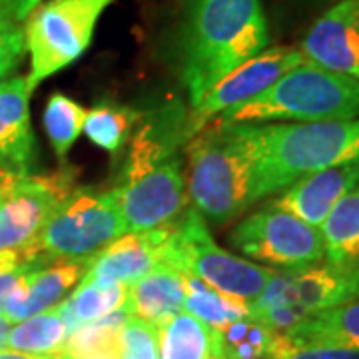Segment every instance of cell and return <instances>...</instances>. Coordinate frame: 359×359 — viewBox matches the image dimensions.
<instances>
[{
    "label": "cell",
    "mask_w": 359,
    "mask_h": 359,
    "mask_svg": "<svg viewBox=\"0 0 359 359\" xmlns=\"http://www.w3.org/2000/svg\"><path fill=\"white\" fill-rule=\"evenodd\" d=\"M166 264L190 271L222 294L254 304L271 280L273 271L224 250L212 238L202 214L190 208L178 224H172Z\"/></svg>",
    "instance_id": "cell-8"
},
{
    "label": "cell",
    "mask_w": 359,
    "mask_h": 359,
    "mask_svg": "<svg viewBox=\"0 0 359 359\" xmlns=\"http://www.w3.org/2000/svg\"><path fill=\"white\" fill-rule=\"evenodd\" d=\"M188 158V190L202 218L222 226L254 204V154L248 124L218 118L190 138Z\"/></svg>",
    "instance_id": "cell-4"
},
{
    "label": "cell",
    "mask_w": 359,
    "mask_h": 359,
    "mask_svg": "<svg viewBox=\"0 0 359 359\" xmlns=\"http://www.w3.org/2000/svg\"><path fill=\"white\" fill-rule=\"evenodd\" d=\"M174 224V222H172ZM172 224L148 231H126L92 257L84 278H104L130 285L156 266L166 264Z\"/></svg>",
    "instance_id": "cell-15"
},
{
    "label": "cell",
    "mask_w": 359,
    "mask_h": 359,
    "mask_svg": "<svg viewBox=\"0 0 359 359\" xmlns=\"http://www.w3.org/2000/svg\"><path fill=\"white\" fill-rule=\"evenodd\" d=\"M44 0H0V16L14 22H22Z\"/></svg>",
    "instance_id": "cell-32"
},
{
    "label": "cell",
    "mask_w": 359,
    "mask_h": 359,
    "mask_svg": "<svg viewBox=\"0 0 359 359\" xmlns=\"http://www.w3.org/2000/svg\"><path fill=\"white\" fill-rule=\"evenodd\" d=\"M122 233H126V226L116 190H74L56 205L28 250L50 262L92 259Z\"/></svg>",
    "instance_id": "cell-9"
},
{
    "label": "cell",
    "mask_w": 359,
    "mask_h": 359,
    "mask_svg": "<svg viewBox=\"0 0 359 359\" xmlns=\"http://www.w3.org/2000/svg\"><path fill=\"white\" fill-rule=\"evenodd\" d=\"M160 359H226L219 332L186 311H178L158 327Z\"/></svg>",
    "instance_id": "cell-19"
},
{
    "label": "cell",
    "mask_w": 359,
    "mask_h": 359,
    "mask_svg": "<svg viewBox=\"0 0 359 359\" xmlns=\"http://www.w3.org/2000/svg\"><path fill=\"white\" fill-rule=\"evenodd\" d=\"M92 259H44L26 271L2 308L11 323L28 320L56 308L86 276Z\"/></svg>",
    "instance_id": "cell-14"
},
{
    "label": "cell",
    "mask_w": 359,
    "mask_h": 359,
    "mask_svg": "<svg viewBox=\"0 0 359 359\" xmlns=\"http://www.w3.org/2000/svg\"><path fill=\"white\" fill-rule=\"evenodd\" d=\"M128 285L104 278H82L76 290L60 302L56 313L65 321L66 332H74L78 325L100 320L126 304ZM66 334V335H68Z\"/></svg>",
    "instance_id": "cell-21"
},
{
    "label": "cell",
    "mask_w": 359,
    "mask_h": 359,
    "mask_svg": "<svg viewBox=\"0 0 359 359\" xmlns=\"http://www.w3.org/2000/svg\"><path fill=\"white\" fill-rule=\"evenodd\" d=\"M0 359H58V355H28V353H20V351H2L0 349Z\"/></svg>",
    "instance_id": "cell-33"
},
{
    "label": "cell",
    "mask_w": 359,
    "mask_h": 359,
    "mask_svg": "<svg viewBox=\"0 0 359 359\" xmlns=\"http://www.w3.org/2000/svg\"><path fill=\"white\" fill-rule=\"evenodd\" d=\"M359 182V162L320 170L295 180L273 202L313 228H320L334 205Z\"/></svg>",
    "instance_id": "cell-17"
},
{
    "label": "cell",
    "mask_w": 359,
    "mask_h": 359,
    "mask_svg": "<svg viewBox=\"0 0 359 359\" xmlns=\"http://www.w3.org/2000/svg\"><path fill=\"white\" fill-rule=\"evenodd\" d=\"M190 140L188 116L164 108L148 116L134 134L116 196L126 231L172 224L186 205V178L178 148Z\"/></svg>",
    "instance_id": "cell-1"
},
{
    "label": "cell",
    "mask_w": 359,
    "mask_h": 359,
    "mask_svg": "<svg viewBox=\"0 0 359 359\" xmlns=\"http://www.w3.org/2000/svg\"><path fill=\"white\" fill-rule=\"evenodd\" d=\"M268 359H359V351L347 347L295 346L285 334H273Z\"/></svg>",
    "instance_id": "cell-30"
},
{
    "label": "cell",
    "mask_w": 359,
    "mask_h": 359,
    "mask_svg": "<svg viewBox=\"0 0 359 359\" xmlns=\"http://www.w3.org/2000/svg\"><path fill=\"white\" fill-rule=\"evenodd\" d=\"M186 297V287L182 280V271L176 268L160 264L150 273L128 285L126 309L130 316L162 325L172 316H176Z\"/></svg>",
    "instance_id": "cell-18"
},
{
    "label": "cell",
    "mask_w": 359,
    "mask_h": 359,
    "mask_svg": "<svg viewBox=\"0 0 359 359\" xmlns=\"http://www.w3.org/2000/svg\"><path fill=\"white\" fill-rule=\"evenodd\" d=\"M74 192V174L11 176L0 172V252L22 250L39 238L52 212Z\"/></svg>",
    "instance_id": "cell-11"
},
{
    "label": "cell",
    "mask_w": 359,
    "mask_h": 359,
    "mask_svg": "<svg viewBox=\"0 0 359 359\" xmlns=\"http://www.w3.org/2000/svg\"><path fill=\"white\" fill-rule=\"evenodd\" d=\"M114 0H46L28 14L25 26L30 54L28 88L74 65L88 50L104 11Z\"/></svg>",
    "instance_id": "cell-7"
},
{
    "label": "cell",
    "mask_w": 359,
    "mask_h": 359,
    "mask_svg": "<svg viewBox=\"0 0 359 359\" xmlns=\"http://www.w3.org/2000/svg\"><path fill=\"white\" fill-rule=\"evenodd\" d=\"M230 240L245 256L285 271L309 268L325 257L320 228L309 226L276 204L240 222Z\"/></svg>",
    "instance_id": "cell-10"
},
{
    "label": "cell",
    "mask_w": 359,
    "mask_h": 359,
    "mask_svg": "<svg viewBox=\"0 0 359 359\" xmlns=\"http://www.w3.org/2000/svg\"><path fill=\"white\" fill-rule=\"evenodd\" d=\"M248 134L254 154V202L320 170L359 162V118L248 124Z\"/></svg>",
    "instance_id": "cell-3"
},
{
    "label": "cell",
    "mask_w": 359,
    "mask_h": 359,
    "mask_svg": "<svg viewBox=\"0 0 359 359\" xmlns=\"http://www.w3.org/2000/svg\"><path fill=\"white\" fill-rule=\"evenodd\" d=\"M158 325L130 316L120 330V359H158Z\"/></svg>",
    "instance_id": "cell-29"
},
{
    "label": "cell",
    "mask_w": 359,
    "mask_h": 359,
    "mask_svg": "<svg viewBox=\"0 0 359 359\" xmlns=\"http://www.w3.org/2000/svg\"><path fill=\"white\" fill-rule=\"evenodd\" d=\"M30 94L22 76L0 82V172L30 174L34 160V134L30 126Z\"/></svg>",
    "instance_id": "cell-16"
},
{
    "label": "cell",
    "mask_w": 359,
    "mask_h": 359,
    "mask_svg": "<svg viewBox=\"0 0 359 359\" xmlns=\"http://www.w3.org/2000/svg\"><path fill=\"white\" fill-rule=\"evenodd\" d=\"M138 120L140 114L128 106L98 104L86 112L82 130L94 146L116 154L128 140L132 126Z\"/></svg>",
    "instance_id": "cell-26"
},
{
    "label": "cell",
    "mask_w": 359,
    "mask_h": 359,
    "mask_svg": "<svg viewBox=\"0 0 359 359\" xmlns=\"http://www.w3.org/2000/svg\"><path fill=\"white\" fill-rule=\"evenodd\" d=\"M285 335L295 346L347 347L359 351V297L311 316Z\"/></svg>",
    "instance_id": "cell-20"
},
{
    "label": "cell",
    "mask_w": 359,
    "mask_h": 359,
    "mask_svg": "<svg viewBox=\"0 0 359 359\" xmlns=\"http://www.w3.org/2000/svg\"><path fill=\"white\" fill-rule=\"evenodd\" d=\"M320 231L330 264L359 259V182L334 205Z\"/></svg>",
    "instance_id": "cell-23"
},
{
    "label": "cell",
    "mask_w": 359,
    "mask_h": 359,
    "mask_svg": "<svg viewBox=\"0 0 359 359\" xmlns=\"http://www.w3.org/2000/svg\"><path fill=\"white\" fill-rule=\"evenodd\" d=\"M219 118L240 124L353 120L359 118V80L304 62L257 98Z\"/></svg>",
    "instance_id": "cell-5"
},
{
    "label": "cell",
    "mask_w": 359,
    "mask_h": 359,
    "mask_svg": "<svg viewBox=\"0 0 359 359\" xmlns=\"http://www.w3.org/2000/svg\"><path fill=\"white\" fill-rule=\"evenodd\" d=\"M182 280L186 287V297H184L182 308L186 309V313L204 321L205 325L214 330H224L226 325L250 313V306L244 299L222 294L190 271H182Z\"/></svg>",
    "instance_id": "cell-24"
},
{
    "label": "cell",
    "mask_w": 359,
    "mask_h": 359,
    "mask_svg": "<svg viewBox=\"0 0 359 359\" xmlns=\"http://www.w3.org/2000/svg\"><path fill=\"white\" fill-rule=\"evenodd\" d=\"M25 52V30L20 28V22L0 16V82L20 66Z\"/></svg>",
    "instance_id": "cell-31"
},
{
    "label": "cell",
    "mask_w": 359,
    "mask_h": 359,
    "mask_svg": "<svg viewBox=\"0 0 359 359\" xmlns=\"http://www.w3.org/2000/svg\"><path fill=\"white\" fill-rule=\"evenodd\" d=\"M218 332L226 359H268L269 344L276 334L252 313Z\"/></svg>",
    "instance_id": "cell-28"
},
{
    "label": "cell",
    "mask_w": 359,
    "mask_h": 359,
    "mask_svg": "<svg viewBox=\"0 0 359 359\" xmlns=\"http://www.w3.org/2000/svg\"><path fill=\"white\" fill-rule=\"evenodd\" d=\"M86 110L62 92H54L44 108V130L58 160H66L84 128Z\"/></svg>",
    "instance_id": "cell-27"
},
{
    "label": "cell",
    "mask_w": 359,
    "mask_h": 359,
    "mask_svg": "<svg viewBox=\"0 0 359 359\" xmlns=\"http://www.w3.org/2000/svg\"><path fill=\"white\" fill-rule=\"evenodd\" d=\"M269 30L262 0H190L180 36V76L190 106L231 70L266 50Z\"/></svg>",
    "instance_id": "cell-2"
},
{
    "label": "cell",
    "mask_w": 359,
    "mask_h": 359,
    "mask_svg": "<svg viewBox=\"0 0 359 359\" xmlns=\"http://www.w3.org/2000/svg\"><path fill=\"white\" fill-rule=\"evenodd\" d=\"M11 330H13V323L0 313V349H2V347H6V339H8Z\"/></svg>",
    "instance_id": "cell-34"
},
{
    "label": "cell",
    "mask_w": 359,
    "mask_h": 359,
    "mask_svg": "<svg viewBox=\"0 0 359 359\" xmlns=\"http://www.w3.org/2000/svg\"><path fill=\"white\" fill-rule=\"evenodd\" d=\"M128 318V309L122 306L100 320L78 325L74 332L66 335L60 355L70 359H118L120 330Z\"/></svg>",
    "instance_id": "cell-22"
},
{
    "label": "cell",
    "mask_w": 359,
    "mask_h": 359,
    "mask_svg": "<svg viewBox=\"0 0 359 359\" xmlns=\"http://www.w3.org/2000/svg\"><path fill=\"white\" fill-rule=\"evenodd\" d=\"M66 325L56 313L48 309L44 313L18 321L11 330L6 347L28 355H58L65 346Z\"/></svg>",
    "instance_id": "cell-25"
},
{
    "label": "cell",
    "mask_w": 359,
    "mask_h": 359,
    "mask_svg": "<svg viewBox=\"0 0 359 359\" xmlns=\"http://www.w3.org/2000/svg\"><path fill=\"white\" fill-rule=\"evenodd\" d=\"M304 62L306 58L297 48L273 46V48L262 50L248 62L231 70L228 76L222 78L218 84L205 94L202 102L192 108V114L188 116L190 138H194L200 130L205 128L218 116L257 98L269 86H273L285 72L294 70L295 66L304 65Z\"/></svg>",
    "instance_id": "cell-12"
},
{
    "label": "cell",
    "mask_w": 359,
    "mask_h": 359,
    "mask_svg": "<svg viewBox=\"0 0 359 359\" xmlns=\"http://www.w3.org/2000/svg\"><path fill=\"white\" fill-rule=\"evenodd\" d=\"M359 297V259L327 264L321 268L273 271L266 290L250 313L271 332L285 334L297 323L325 309L344 306Z\"/></svg>",
    "instance_id": "cell-6"
},
{
    "label": "cell",
    "mask_w": 359,
    "mask_h": 359,
    "mask_svg": "<svg viewBox=\"0 0 359 359\" xmlns=\"http://www.w3.org/2000/svg\"><path fill=\"white\" fill-rule=\"evenodd\" d=\"M306 62L359 80V0H339L302 40Z\"/></svg>",
    "instance_id": "cell-13"
}]
</instances>
